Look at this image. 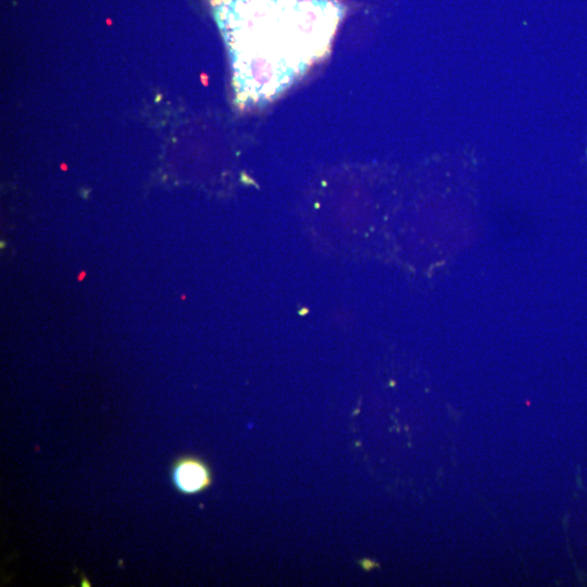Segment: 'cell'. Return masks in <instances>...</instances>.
Returning a JSON list of instances; mask_svg holds the SVG:
<instances>
[{"mask_svg":"<svg viewBox=\"0 0 587 587\" xmlns=\"http://www.w3.org/2000/svg\"><path fill=\"white\" fill-rule=\"evenodd\" d=\"M170 477L174 489L189 496L206 492L214 483L208 462L194 455H183L174 460Z\"/></svg>","mask_w":587,"mask_h":587,"instance_id":"obj_2","label":"cell"},{"mask_svg":"<svg viewBox=\"0 0 587 587\" xmlns=\"http://www.w3.org/2000/svg\"><path fill=\"white\" fill-rule=\"evenodd\" d=\"M236 102L266 105L326 58L345 7L336 0H216Z\"/></svg>","mask_w":587,"mask_h":587,"instance_id":"obj_1","label":"cell"},{"mask_svg":"<svg viewBox=\"0 0 587 587\" xmlns=\"http://www.w3.org/2000/svg\"><path fill=\"white\" fill-rule=\"evenodd\" d=\"M360 565L362 568H364L365 570H372L373 568L379 567L378 564H376V562L370 560V559H364L360 562Z\"/></svg>","mask_w":587,"mask_h":587,"instance_id":"obj_3","label":"cell"}]
</instances>
